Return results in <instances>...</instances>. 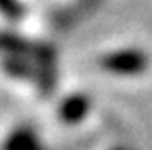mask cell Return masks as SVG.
Listing matches in <instances>:
<instances>
[{
  "label": "cell",
  "instance_id": "3",
  "mask_svg": "<svg viewBox=\"0 0 152 150\" xmlns=\"http://www.w3.org/2000/svg\"><path fill=\"white\" fill-rule=\"evenodd\" d=\"M0 150H45L43 142L31 126H16L2 138Z\"/></svg>",
  "mask_w": 152,
  "mask_h": 150
},
{
  "label": "cell",
  "instance_id": "2",
  "mask_svg": "<svg viewBox=\"0 0 152 150\" xmlns=\"http://www.w3.org/2000/svg\"><path fill=\"white\" fill-rule=\"evenodd\" d=\"M91 97L83 91H73L65 95L57 105V118L63 126H79L91 114Z\"/></svg>",
  "mask_w": 152,
  "mask_h": 150
},
{
  "label": "cell",
  "instance_id": "1",
  "mask_svg": "<svg viewBox=\"0 0 152 150\" xmlns=\"http://www.w3.org/2000/svg\"><path fill=\"white\" fill-rule=\"evenodd\" d=\"M97 67L118 79H136L152 67V57L142 47H118L97 57Z\"/></svg>",
  "mask_w": 152,
  "mask_h": 150
},
{
  "label": "cell",
  "instance_id": "4",
  "mask_svg": "<svg viewBox=\"0 0 152 150\" xmlns=\"http://www.w3.org/2000/svg\"><path fill=\"white\" fill-rule=\"evenodd\" d=\"M110 150H128V148H124V146H114V148H110Z\"/></svg>",
  "mask_w": 152,
  "mask_h": 150
}]
</instances>
